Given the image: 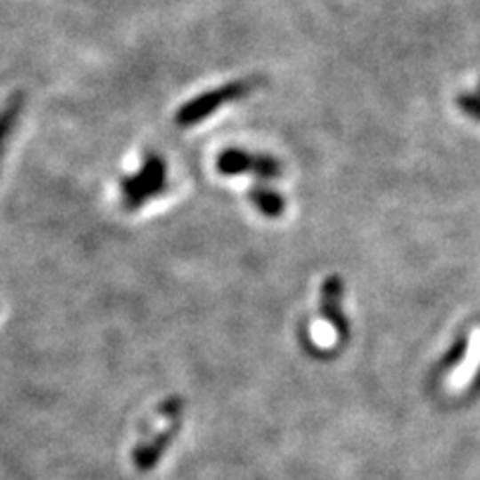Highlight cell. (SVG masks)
I'll list each match as a JSON object with an SVG mask.
<instances>
[{
	"label": "cell",
	"instance_id": "obj_5",
	"mask_svg": "<svg viewBox=\"0 0 480 480\" xmlns=\"http://www.w3.org/2000/svg\"><path fill=\"white\" fill-rule=\"evenodd\" d=\"M251 198H252V203L259 206V211L267 216H280L284 211V198L270 188H264V187L252 188Z\"/></svg>",
	"mask_w": 480,
	"mask_h": 480
},
{
	"label": "cell",
	"instance_id": "obj_1",
	"mask_svg": "<svg viewBox=\"0 0 480 480\" xmlns=\"http://www.w3.org/2000/svg\"><path fill=\"white\" fill-rule=\"evenodd\" d=\"M256 86H259V78H243L214 88V91L203 92L200 96H196L195 100H188L184 104L179 110V115H176V123L180 126L196 124L206 116H211L216 108H220L224 104L243 99L248 92H252Z\"/></svg>",
	"mask_w": 480,
	"mask_h": 480
},
{
	"label": "cell",
	"instance_id": "obj_2",
	"mask_svg": "<svg viewBox=\"0 0 480 480\" xmlns=\"http://www.w3.org/2000/svg\"><path fill=\"white\" fill-rule=\"evenodd\" d=\"M164 180L166 171L163 158H158L155 155L148 156L140 171L123 182V195L126 204L134 208L142 204L144 200H148L150 196L158 195V190H163L164 187Z\"/></svg>",
	"mask_w": 480,
	"mask_h": 480
},
{
	"label": "cell",
	"instance_id": "obj_3",
	"mask_svg": "<svg viewBox=\"0 0 480 480\" xmlns=\"http://www.w3.org/2000/svg\"><path fill=\"white\" fill-rule=\"evenodd\" d=\"M219 171L222 174H240V172H254L260 179H276L283 172L278 160L272 156L248 155L244 150H227L219 156Z\"/></svg>",
	"mask_w": 480,
	"mask_h": 480
},
{
	"label": "cell",
	"instance_id": "obj_4",
	"mask_svg": "<svg viewBox=\"0 0 480 480\" xmlns=\"http://www.w3.org/2000/svg\"><path fill=\"white\" fill-rule=\"evenodd\" d=\"M342 292L344 284L339 276L326 278V283L323 284V315L340 336L347 334V318H344L340 308Z\"/></svg>",
	"mask_w": 480,
	"mask_h": 480
},
{
	"label": "cell",
	"instance_id": "obj_7",
	"mask_svg": "<svg viewBox=\"0 0 480 480\" xmlns=\"http://www.w3.org/2000/svg\"><path fill=\"white\" fill-rule=\"evenodd\" d=\"M456 104L464 112V115L475 118L480 123V84L476 94H459L456 96Z\"/></svg>",
	"mask_w": 480,
	"mask_h": 480
},
{
	"label": "cell",
	"instance_id": "obj_6",
	"mask_svg": "<svg viewBox=\"0 0 480 480\" xmlns=\"http://www.w3.org/2000/svg\"><path fill=\"white\" fill-rule=\"evenodd\" d=\"M20 108H22V96L16 94L14 99L8 102L3 110H0V140H3L8 134V131L12 128L14 120L20 115Z\"/></svg>",
	"mask_w": 480,
	"mask_h": 480
}]
</instances>
